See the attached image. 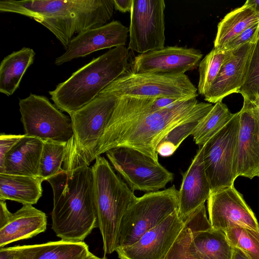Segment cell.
<instances>
[{"instance_id": "6da1fadb", "label": "cell", "mask_w": 259, "mask_h": 259, "mask_svg": "<svg viewBox=\"0 0 259 259\" xmlns=\"http://www.w3.org/2000/svg\"><path fill=\"white\" fill-rule=\"evenodd\" d=\"M213 107L211 103L200 102L193 98L157 111L143 112L117 98L96 156L117 147H126L158 161L156 148L172 129L184 122L205 116Z\"/></svg>"}, {"instance_id": "7a4b0ae2", "label": "cell", "mask_w": 259, "mask_h": 259, "mask_svg": "<svg viewBox=\"0 0 259 259\" xmlns=\"http://www.w3.org/2000/svg\"><path fill=\"white\" fill-rule=\"evenodd\" d=\"M47 181L54 196L52 229L62 240L83 241L98 227L92 167L62 168Z\"/></svg>"}, {"instance_id": "3957f363", "label": "cell", "mask_w": 259, "mask_h": 259, "mask_svg": "<svg viewBox=\"0 0 259 259\" xmlns=\"http://www.w3.org/2000/svg\"><path fill=\"white\" fill-rule=\"evenodd\" d=\"M113 0H2L0 11L33 19L48 29L67 49L75 33L107 23Z\"/></svg>"}, {"instance_id": "277c9868", "label": "cell", "mask_w": 259, "mask_h": 259, "mask_svg": "<svg viewBox=\"0 0 259 259\" xmlns=\"http://www.w3.org/2000/svg\"><path fill=\"white\" fill-rule=\"evenodd\" d=\"M128 49L118 46L104 53L73 72L49 92L54 104L69 115L89 103L127 71Z\"/></svg>"}, {"instance_id": "5b68a950", "label": "cell", "mask_w": 259, "mask_h": 259, "mask_svg": "<svg viewBox=\"0 0 259 259\" xmlns=\"http://www.w3.org/2000/svg\"><path fill=\"white\" fill-rule=\"evenodd\" d=\"M92 168L98 227L104 254H110L116 250L121 219L137 197L104 157H96Z\"/></svg>"}, {"instance_id": "8992f818", "label": "cell", "mask_w": 259, "mask_h": 259, "mask_svg": "<svg viewBox=\"0 0 259 259\" xmlns=\"http://www.w3.org/2000/svg\"><path fill=\"white\" fill-rule=\"evenodd\" d=\"M178 208V190L175 185L137 197L121 219L116 250L133 244Z\"/></svg>"}, {"instance_id": "52a82bcc", "label": "cell", "mask_w": 259, "mask_h": 259, "mask_svg": "<svg viewBox=\"0 0 259 259\" xmlns=\"http://www.w3.org/2000/svg\"><path fill=\"white\" fill-rule=\"evenodd\" d=\"M197 91L185 74H139L127 70L103 90L98 96L189 99L197 98Z\"/></svg>"}, {"instance_id": "ba28073f", "label": "cell", "mask_w": 259, "mask_h": 259, "mask_svg": "<svg viewBox=\"0 0 259 259\" xmlns=\"http://www.w3.org/2000/svg\"><path fill=\"white\" fill-rule=\"evenodd\" d=\"M239 127L237 112L204 145L203 164L211 192L234 186Z\"/></svg>"}, {"instance_id": "9c48e42d", "label": "cell", "mask_w": 259, "mask_h": 259, "mask_svg": "<svg viewBox=\"0 0 259 259\" xmlns=\"http://www.w3.org/2000/svg\"><path fill=\"white\" fill-rule=\"evenodd\" d=\"M105 153L114 169L134 192L158 191L174 180V174L158 161L137 150L117 147Z\"/></svg>"}, {"instance_id": "30bf717a", "label": "cell", "mask_w": 259, "mask_h": 259, "mask_svg": "<svg viewBox=\"0 0 259 259\" xmlns=\"http://www.w3.org/2000/svg\"><path fill=\"white\" fill-rule=\"evenodd\" d=\"M19 105L25 135L42 140L66 143L72 138L71 118L46 96L30 93L19 100Z\"/></svg>"}, {"instance_id": "8fae6325", "label": "cell", "mask_w": 259, "mask_h": 259, "mask_svg": "<svg viewBox=\"0 0 259 259\" xmlns=\"http://www.w3.org/2000/svg\"><path fill=\"white\" fill-rule=\"evenodd\" d=\"M165 8L163 0H133L128 49L141 54L164 47Z\"/></svg>"}, {"instance_id": "7c38bea8", "label": "cell", "mask_w": 259, "mask_h": 259, "mask_svg": "<svg viewBox=\"0 0 259 259\" xmlns=\"http://www.w3.org/2000/svg\"><path fill=\"white\" fill-rule=\"evenodd\" d=\"M184 226L177 210L135 243L115 251L120 259H164Z\"/></svg>"}, {"instance_id": "4fadbf2b", "label": "cell", "mask_w": 259, "mask_h": 259, "mask_svg": "<svg viewBox=\"0 0 259 259\" xmlns=\"http://www.w3.org/2000/svg\"><path fill=\"white\" fill-rule=\"evenodd\" d=\"M207 210L213 229L225 232L231 226L238 225L259 230L254 213L234 186L211 192Z\"/></svg>"}, {"instance_id": "5bb4252c", "label": "cell", "mask_w": 259, "mask_h": 259, "mask_svg": "<svg viewBox=\"0 0 259 259\" xmlns=\"http://www.w3.org/2000/svg\"><path fill=\"white\" fill-rule=\"evenodd\" d=\"M202 56L200 50L194 48L166 47L136 56L131 71L139 74H184L199 66Z\"/></svg>"}, {"instance_id": "9a60e30c", "label": "cell", "mask_w": 259, "mask_h": 259, "mask_svg": "<svg viewBox=\"0 0 259 259\" xmlns=\"http://www.w3.org/2000/svg\"><path fill=\"white\" fill-rule=\"evenodd\" d=\"M128 32L129 28L118 21L84 31L71 39L65 52L56 59L55 64L61 65L98 50L125 46Z\"/></svg>"}, {"instance_id": "2e32d148", "label": "cell", "mask_w": 259, "mask_h": 259, "mask_svg": "<svg viewBox=\"0 0 259 259\" xmlns=\"http://www.w3.org/2000/svg\"><path fill=\"white\" fill-rule=\"evenodd\" d=\"M240 111V127L235 177L259 178V120L253 114L249 102L243 99Z\"/></svg>"}, {"instance_id": "e0dca14e", "label": "cell", "mask_w": 259, "mask_h": 259, "mask_svg": "<svg viewBox=\"0 0 259 259\" xmlns=\"http://www.w3.org/2000/svg\"><path fill=\"white\" fill-rule=\"evenodd\" d=\"M256 42H248L233 50L222 65L213 83L204 96L210 103L222 101L233 93H239L243 85L252 50Z\"/></svg>"}, {"instance_id": "ac0fdd59", "label": "cell", "mask_w": 259, "mask_h": 259, "mask_svg": "<svg viewBox=\"0 0 259 259\" xmlns=\"http://www.w3.org/2000/svg\"><path fill=\"white\" fill-rule=\"evenodd\" d=\"M204 146L199 147L188 169L182 174L178 191V212L184 222L207 200L211 190L203 164Z\"/></svg>"}, {"instance_id": "d6986e66", "label": "cell", "mask_w": 259, "mask_h": 259, "mask_svg": "<svg viewBox=\"0 0 259 259\" xmlns=\"http://www.w3.org/2000/svg\"><path fill=\"white\" fill-rule=\"evenodd\" d=\"M44 140L24 134L6 154L0 174L39 176Z\"/></svg>"}, {"instance_id": "ffe728a7", "label": "cell", "mask_w": 259, "mask_h": 259, "mask_svg": "<svg viewBox=\"0 0 259 259\" xmlns=\"http://www.w3.org/2000/svg\"><path fill=\"white\" fill-rule=\"evenodd\" d=\"M47 225L45 212L32 205H23L17 211L11 213L6 224L0 228V247L44 232Z\"/></svg>"}, {"instance_id": "44dd1931", "label": "cell", "mask_w": 259, "mask_h": 259, "mask_svg": "<svg viewBox=\"0 0 259 259\" xmlns=\"http://www.w3.org/2000/svg\"><path fill=\"white\" fill-rule=\"evenodd\" d=\"M14 259H84L91 253L83 241L63 240L15 246Z\"/></svg>"}, {"instance_id": "7402d4cb", "label": "cell", "mask_w": 259, "mask_h": 259, "mask_svg": "<svg viewBox=\"0 0 259 259\" xmlns=\"http://www.w3.org/2000/svg\"><path fill=\"white\" fill-rule=\"evenodd\" d=\"M44 181L40 177L0 174V200L36 204L42 195Z\"/></svg>"}, {"instance_id": "603a6c76", "label": "cell", "mask_w": 259, "mask_h": 259, "mask_svg": "<svg viewBox=\"0 0 259 259\" xmlns=\"http://www.w3.org/2000/svg\"><path fill=\"white\" fill-rule=\"evenodd\" d=\"M259 23V13L246 3L229 13L219 23L214 48L222 51L226 45L250 26Z\"/></svg>"}, {"instance_id": "cb8c5ba5", "label": "cell", "mask_w": 259, "mask_h": 259, "mask_svg": "<svg viewBox=\"0 0 259 259\" xmlns=\"http://www.w3.org/2000/svg\"><path fill=\"white\" fill-rule=\"evenodd\" d=\"M35 53L33 49L23 47L5 57L0 65V92L7 96L19 87L28 68L33 64Z\"/></svg>"}, {"instance_id": "d4e9b609", "label": "cell", "mask_w": 259, "mask_h": 259, "mask_svg": "<svg viewBox=\"0 0 259 259\" xmlns=\"http://www.w3.org/2000/svg\"><path fill=\"white\" fill-rule=\"evenodd\" d=\"M191 245L201 259L231 258L233 248L223 231L212 228L191 231Z\"/></svg>"}, {"instance_id": "484cf974", "label": "cell", "mask_w": 259, "mask_h": 259, "mask_svg": "<svg viewBox=\"0 0 259 259\" xmlns=\"http://www.w3.org/2000/svg\"><path fill=\"white\" fill-rule=\"evenodd\" d=\"M227 106L222 101L215 103L211 110L201 120L192 135L199 147L203 146L233 117Z\"/></svg>"}, {"instance_id": "4316f807", "label": "cell", "mask_w": 259, "mask_h": 259, "mask_svg": "<svg viewBox=\"0 0 259 259\" xmlns=\"http://www.w3.org/2000/svg\"><path fill=\"white\" fill-rule=\"evenodd\" d=\"M232 52L233 50L219 51L213 48L200 61L197 88L199 94L205 95L217 77L222 65Z\"/></svg>"}, {"instance_id": "83f0119b", "label": "cell", "mask_w": 259, "mask_h": 259, "mask_svg": "<svg viewBox=\"0 0 259 259\" xmlns=\"http://www.w3.org/2000/svg\"><path fill=\"white\" fill-rule=\"evenodd\" d=\"M224 232L232 247L240 249L249 259H259V230L234 225Z\"/></svg>"}, {"instance_id": "f1b7e54d", "label": "cell", "mask_w": 259, "mask_h": 259, "mask_svg": "<svg viewBox=\"0 0 259 259\" xmlns=\"http://www.w3.org/2000/svg\"><path fill=\"white\" fill-rule=\"evenodd\" d=\"M67 143L53 140H44L39 165V176L44 181L55 176L62 168Z\"/></svg>"}, {"instance_id": "f546056e", "label": "cell", "mask_w": 259, "mask_h": 259, "mask_svg": "<svg viewBox=\"0 0 259 259\" xmlns=\"http://www.w3.org/2000/svg\"><path fill=\"white\" fill-rule=\"evenodd\" d=\"M204 117L188 120L172 129L158 144L156 148L157 154L163 157L172 155L182 142L189 135H192L199 121Z\"/></svg>"}, {"instance_id": "4dcf8cb0", "label": "cell", "mask_w": 259, "mask_h": 259, "mask_svg": "<svg viewBox=\"0 0 259 259\" xmlns=\"http://www.w3.org/2000/svg\"><path fill=\"white\" fill-rule=\"evenodd\" d=\"M239 93L251 104H259V34L249 58L244 83Z\"/></svg>"}, {"instance_id": "1f68e13d", "label": "cell", "mask_w": 259, "mask_h": 259, "mask_svg": "<svg viewBox=\"0 0 259 259\" xmlns=\"http://www.w3.org/2000/svg\"><path fill=\"white\" fill-rule=\"evenodd\" d=\"M164 259H201L191 245V231L185 224Z\"/></svg>"}, {"instance_id": "d6a6232c", "label": "cell", "mask_w": 259, "mask_h": 259, "mask_svg": "<svg viewBox=\"0 0 259 259\" xmlns=\"http://www.w3.org/2000/svg\"><path fill=\"white\" fill-rule=\"evenodd\" d=\"M259 34V23L247 28L229 42L222 51L234 50L248 42H256Z\"/></svg>"}, {"instance_id": "836d02e7", "label": "cell", "mask_w": 259, "mask_h": 259, "mask_svg": "<svg viewBox=\"0 0 259 259\" xmlns=\"http://www.w3.org/2000/svg\"><path fill=\"white\" fill-rule=\"evenodd\" d=\"M24 135L1 134L0 136V167L5 157L12 147L24 136Z\"/></svg>"}, {"instance_id": "e575fe53", "label": "cell", "mask_w": 259, "mask_h": 259, "mask_svg": "<svg viewBox=\"0 0 259 259\" xmlns=\"http://www.w3.org/2000/svg\"><path fill=\"white\" fill-rule=\"evenodd\" d=\"M114 7L116 10L122 13L131 12L133 0H113Z\"/></svg>"}, {"instance_id": "d590c367", "label": "cell", "mask_w": 259, "mask_h": 259, "mask_svg": "<svg viewBox=\"0 0 259 259\" xmlns=\"http://www.w3.org/2000/svg\"><path fill=\"white\" fill-rule=\"evenodd\" d=\"M11 212L8 210L4 200L0 201V228L7 222Z\"/></svg>"}, {"instance_id": "8d00e7d4", "label": "cell", "mask_w": 259, "mask_h": 259, "mask_svg": "<svg viewBox=\"0 0 259 259\" xmlns=\"http://www.w3.org/2000/svg\"><path fill=\"white\" fill-rule=\"evenodd\" d=\"M15 252V246L1 247L0 248V259H14Z\"/></svg>"}, {"instance_id": "74e56055", "label": "cell", "mask_w": 259, "mask_h": 259, "mask_svg": "<svg viewBox=\"0 0 259 259\" xmlns=\"http://www.w3.org/2000/svg\"><path fill=\"white\" fill-rule=\"evenodd\" d=\"M232 248V254L231 259H249L240 249L236 247Z\"/></svg>"}, {"instance_id": "f35d334b", "label": "cell", "mask_w": 259, "mask_h": 259, "mask_svg": "<svg viewBox=\"0 0 259 259\" xmlns=\"http://www.w3.org/2000/svg\"><path fill=\"white\" fill-rule=\"evenodd\" d=\"M249 104L253 114L256 118H257L259 120V104L252 105L250 103Z\"/></svg>"}, {"instance_id": "ab89813d", "label": "cell", "mask_w": 259, "mask_h": 259, "mask_svg": "<svg viewBox=\"0 0 259 259\" xmlns=\"http://www.w3.org/2000/svg\"><path fill=\"white\" fill-rule=\"evenodd\" d=\"M246 3L251 5L254 10L259 13V0H247Z\"/></svg>"}, {"instance_id": "60d3db41", "label": "cell", "mask_w": 259, "mask_h": 259, "mask_svg": "<svg viewBox=\"0 0 259 259\" xmlns=\"http://www.w3.org/2000/svg\"><path fill=\"white\" fill-rule=\"evenodd\" d=\"M84 259H106V258L105 257L100 258L91 253V254L88 257H87V258H85Z\"/></svg>"}]
</instances>
